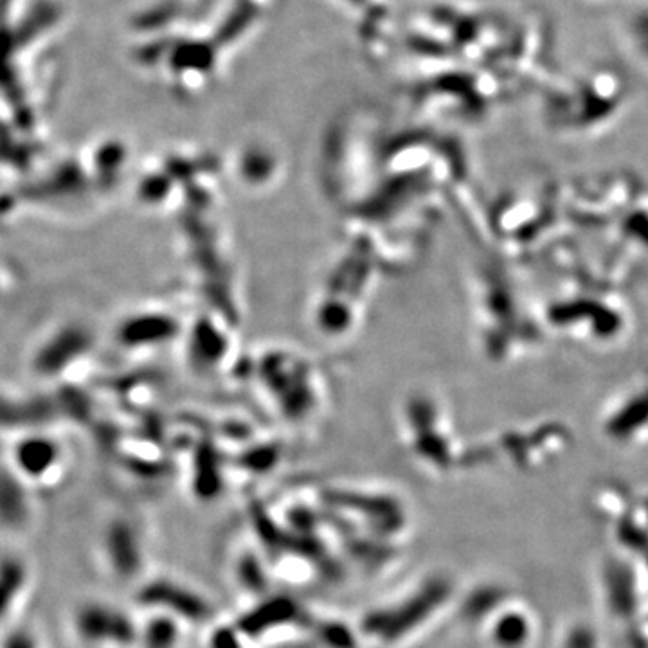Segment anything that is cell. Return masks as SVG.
Instances as JSON below:
<instances>
[{"mask_svg":"<svg viewBox=\"0 0 648 648\" xmlns=\"http://www.w3.org/2000/svg\"><path fill=\"white\" fill-rule=\"evenodd\" d=\"M4 648H36L35 639L26 630H15L4 641Z\"/></svg>","mask_w":648,"mask_h":648,"instance_id":"obj_4","label":"cell"},{"mask_svg":"<svg viewBox=\"0 0 648 648\" xmlns=\"http://www.w3.org/2000/svg\"><path fill=\"white\" fill-rule=\"evenodd\" d=\"M53 465V452L44 445H31V449L20 452V467L31 476H38Z\"/></svg>","mask_w":648,"mask_h":648,"instance_id":"obj_3","label":"cell"},{"mask_svg":"<svg viewBox=\"0 0 648 648\" xmlns=\"http://www.w3.org/2000/svg\"><path fill=\"white\" fill-rule=\"evenodd\" d=\"M26 584V567L17 558L0 560V620L11 611Z\"/></svg>","mask_w":648,"mask_h":648,"instance_id":"obj_1","label":"cell"},{"mask_svg":"<svg viewBox=\"0 0 648 648\" xmlns=\"http://www.w3.org/2000/svg\"><path fill=\"white\" fill-rule=\"evenodd\" d=\"M26 497L8 477H0V524L18 528L27 521Z\"/></svg>","mask_w":648,"mask_h":648,"instance_id":"obj_2","label":"cell"}]
</instances>
